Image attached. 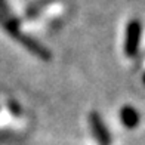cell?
<instances>
[{
    "label": "cell",
    "mask_w": 145,
    "mask_h": 145,
    "mask_svg": "<svg viewBox=\"0 0 145 145\" xmlns=\"http://www.w3.org/2000/svg\"><path fill=\"white\" fill-rule=\"evenodd\" d=\"M8 107H9V110H10V113L14 114V116H19V114H21V108H19V105H18V102H14V101H9V102H8Z\"/></svg>",
    "instance_id": "5"
},
{
    "label": "cell",
    "mask_w": 145,
    "mask_h": 145,
    "mask_svg": "<svg viewBox=\"0 0 145 145\" xmlns=\"http://www.w3.org/2000/svg\"><path fill=\"white\" fill-rule=\"evenodd\" d=\"M89 123H90V129L93 133L96 142L99 145H111V135L110 130L107 127V124L104 123L101 114L98 113H90L89 116Z\"/></svg>",
    "instance_id": "2"
},
{
    "label": "cell",
    "mask_w": 145,
    "mask_h": 145,
    "mask_svg": "<svg viewBox=\"0 0 145 145\" xmlns=\"http://www.w3.org/2000/svg\"><path fill=\"white\" fill-rule=\"evenodd\" d=\"M120 121L127 129H135L141 121V117H139L138 110L130 107V105H124V107L120 110Z\"/></svg>",
    "instance_id": "4"
},
{
    "label": "cell",
    "mask_w": 145,
    "mask_h": 145,
    "mask_svg": "<svg viewBox=\"0 0 145 145\" xmlns=\"http://www.w3.org/2000/svg\"><path fill=\"white\" fill-rule=\"evenodd\" d=\"M142 34V25L139 19H132L126 27V37H124V54L129 58L138 55Z\"/></svg>",
    "instance_id": "1"
},
{
    "label": "cell",
    "mask_w": 145,
    "mask_h": 145,
    "mask_svg": "<svg viewBox=\"0 0 145 145\" xmlns=\"http://www.w3.org/2000/svg\"><path fill=\"white\" fill-rule=\"evenodd\" d=\"M15 40H18L27 50H30L33 55H36L37 58L43 59V61H50V59H52L50 50L46 49L42 43H39L36 40V39H33V37L27 36V34H24V33H21V34H19Z\"/></svg>",
    "instance_id": "3"
},
{
    "label": "cell",
    "mask_w": 145,
    "mask_h": 145,
    "mask_svg": "<svg viewBox=\"0 0 145 145\" xmlns=\"http://www.w3.org/2000/svg\"><path fill=\"white\" fill-rule=\"evenodd\" d=\"M0 15H5V16H10V9L6 0H0Z\"/></svg>",
    "instance_id": "6"
},
{
    "label": "cell",
    "mask_w": 145,
    "mask_h": 145,
    "mask_svg": "<svg viewBox=\"0 0 145 145\" xmlns=\"http://www.w3.org/2000/svg\"><path fill=\"white\" fill-rule=\"evenodd\" d=\"M142 80H144V84H145V74H144V77H142Z\"/></svg>",
    "instance_id": "7"
}]
</instances>
